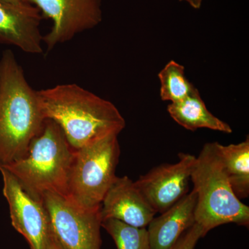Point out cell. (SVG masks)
<instances>
[{"mask_svg":"<svg viewBox=\"0 0 249 249\" xmlns=\"http://www.w3.org/2000/svg\"><path fill=\"white\" fill-rule=\"evenodd\" d=\"M38 94L46 119L58 124L75 150L109 134L119 135L125 127L112 103L79 85H58Z\"/></svg>","mask_w":249,"mask_h":249,"instance_id":"6da1fadb","label":"cell"},{"mask_svg":"<svg viewBox=\"0 0 249 249\" xmlns=\"http://www.w3.org/2000/svg\"><path fill=\"white\" fill-rule=\"evenodd\" d=\"M46 118L38 91L28 83L13 52L0 59V165L22 157Z\"/></svg>","mask_w":249,"mask_h":249,"instance_id":"7a4b0ae2","label":"cell"},{"mask_svg":"<svg viewBox=\"0 0 249 249\" xmlns=\"http://www.w3.org/2000/svg\"><path fill=\"white\" fill-rule=\"evenodd\" d=\"M74 151L58 124L46 119L27 152L18 160L0 166L36 198L42 199L49 193L67 196Z\"/></svg>","mask_w":249,"mask_h":249,"instance_id":"3957f363","label":"cell"},{"mask_svg":"<svg viewBox=\"0 0 249 249\" xmlns=\"http://www.w3.org/2000/svg\"><path fill=\"white\" fill-rule=\"evenodd\" d=\"M196 192V223L206 234L223 224L249 227V207L235 196L217 155L214 142L205 144L192 170Z\"/></svg>","mask_w":249,"mask_h":249,"instance_id":"277c9868","label":"cell"},{"mask_svg":"<svg viewBox=\"0 0 249 249\" xmlns=\"http://www.w3.org/2000/svg\"><path fill=\"white\" fill-rule=\"evenodd\" d=\"M118 136L109 134L74 149L66 197L77 206L85 209L101 207L116 177L121 153Z\"/></svg>","mask_w":249,"mask_h":249,"instance_id":"5b68a950","label":"cell"},{"mask_svg":"<svg viewBox=\"0 0 249 249\" xmlns=\"http://www.w3.org/2000/svg\"><path fill=\"white\" fill-rule=\"evenodd\" d=\"M42 200L52 232L64 249H101V207L83 209L55 193H46Z\"/></svg>","mask_w":249,"mask_h":249,"instance_id":"8992f818","label":"cell"},{"mask_svg":"<svg viewBox=\"0 0 249 249\" xmlns=\"http://www.w3.org/2000/svg\"><path fill=\"white\" fill-rule=\"evenodd\" d=\"M52 20L43 36L47 52L71 40L83 31L96 27L103 19L102 0H25Z\"/></svg>","mask_w":249,"mask_h":249,"instance_id":"52a82bcc","label":"cell"},{"mask_svg":"<svg viewBox=\"0 0 249 249\" xmlns=\"http://www.w3.org/2000/svg\"><path fill=\"white\" fill-rule=\"evenodd\" d=\"M3 195L9 206L11 224L31 249H47L52 231L43 200L31 195L8 170L0 166Z\"/></svg>","mask_w":249,"mask_h":249,"instance_id":"ba28073f","label":"cell"},{"mask_svg":"<svg viewBox=\"0 0 249 249\" xmlns=\"http://www.w3.org/2000/svg\"><path fill=\"white\" fill-rule=\"evenodd\" d=\"M196 159L190 154H178L177 163L155 167L134 182L157 213L164 212L188 194Z\"/></svg>","mask_w":249,"mask_h":249,"instance_id":"9c48e42d","label":"cell"},{"mask_svg":"<svg viewBox=\"0 0 249 249\" xmlns=\"http://www.w3.org/2000/svg\"><path fill=\"white\" fill-rule=\"evenodd\" d=\"M42 16L31 4H11L0 1V44L12 45L33 55L43 53Z\"/></svg>","mask_w":249,"mask_h":249,"instance_id":"30bf717a","label":"cell"},{"mask_svg":"<svg viewBox=\"0 0 249 249\" xmlns=\"http://www.w3.org/2000/svg\"><path fill=\"white\" fill-rule=\"evenodd\" d=\"M102 221L116 219L127 225L147 228L157 214L135 183L127 176L116 177L100 208Z\"/></svg>","mask_w":249,"mask_h":249,"instance_id":"8fae6325","label":"cell"},{"mask_svg":"<svg viewBox=\"0 0 249 249\" xmlns=\"http://www.w3.org/2000/svg\"><path fill=\"white\" fill-rule=\"evenodd\" d=\"M196 192L193 190L176 204L154 217L147 226L150 249H170L196 224Z\"/></svg>","mask_w":249,"mask_h":249,"instance_id":"7c38bea8","label":"cell"},{"mask_svg":"<svg viewBox=\"0 0 249 249\" xmlns=\"http://www.w3.org/2000/svg\"><path fill=\"white\" fill-rule=\"evenodd\" d=\"M168 112L174 121L188 130L206 128L226 134L232 132L229 124L210 112L196 88L182 101L170 103Z\"/></svg>","mask_w":249,"mask_h":249,"instance_id":"4fadbf2b","label":"cell"},{"mask_svg":"<svg viewBox=\"0 0 249 249\" xmlns=\"http://www.w3.org/2000/svg\"><path fill=\"white\" fill-rule=\"evenodd\" d=\"M228 179L235 196L240 199L249 196V139L237 144L223 145L214 142Z\"/></svg>","mask_w":249,"mask_h":249,"instance_id":"5bb4252c","label":"cell"},{"mask_svg":"<svg viewBox=\"0 0 249 249\" xmlns=\"http://www.w3.org/2000/svg\"><path fill=\"white\" fill-rule=\"evenodd\" d=\"M160 83V96L170 103L182 101L196 89L187 79L183 65L171 60L159 73Z\"/></svg>","mask_w":249,"mask_h":249,"instance_id":"9a60e30c","label":"cell"},{"mask_svg":"<svg viewBox=\"0 0 249 249\" xmlns=\"http://www.w3.org/2000/svg\"><path fill=\"white\" fill-rule=\"evenodd\" d=\"M101 227L112 237L117 249H150L147 228L127 225L116 219H106Z\"/></svg>","mask_w":249,"mask_h":249,"instance_id":"2e32d148","label":"cell"},{"mask_svg":"<svg viewBox=\"0 0 249 249\" xmlns=\"http://www.w3.org/2000/svg\"><path fill=\"white\" fill-rule=\"evenodd\" d=\"M201 237H204L202 229L196 223L180 237L170 249H194Z\"/></svg>","mask_w":249,"mask_h":249,"instance_id":"e0dca14e","label":"cell"},{"mask_svg":"<svg viewBox=\"0 0 249 249\" xmlns=\"http://www.w3.org/2000/svg\"><path fill=\"white\" fill-rule=\"evenodd\" d=\"M47 249H65L60 245V242L57 240L55 235H53L52 231H51L50 235H49Z\"/></svg>","mask_w":249,"mask_h":249,"instance_id":"ac0fdd59","label":"cell"},{"mask_svg":"<svg viewBox=\"0 0 249 249\" xmlns=\"http://www.w3.org/2000/svg\"><path fill=\"white\" fill-rule=\"evenodd\" d=\"M179 1H186V2L188 3L193 9H200L203 0H179Z\"/></svg>","mask_w":249,"mask_h":249,"instance_id":"d6986e66","label":"cell"},{"mask_svg":"<svg viewBox=\"0 0 249 249\" xmlns=\"http://www.w3.org/2000/svg\"><path fill=\"white\" fill-rule=\"evenodd\" d=\"M0 1L11 4H22L27 3L26 2L25 0H0ZM28 4H29V3H28Z\"/></svg>","mask_w":249,"mask_h":249,"instance_id":"ffe728a7","label":"cell"}]
</instances>
